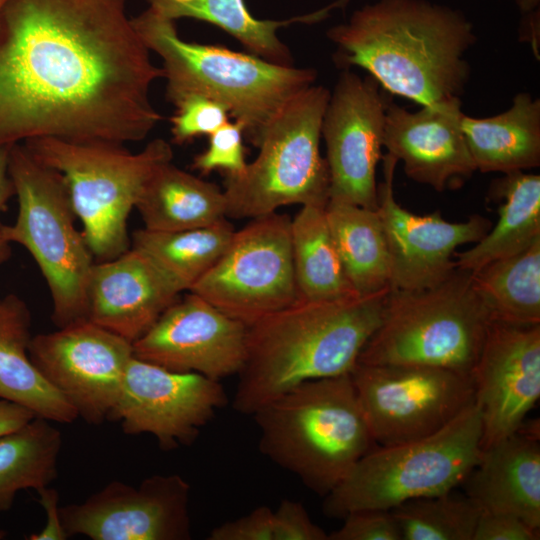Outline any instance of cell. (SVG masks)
Wrapping results in <instances>:
<instances>
[{
    "mask_svg": "<svg viewBox=\"0 0 540 540\" xmlns=\"http://www.w3.org/2000/svg\"><path fill=\"white\" fill-rule=\"evenodd\" d=\"M128 0H8L0 16V148L42 137L138 142L161 121L162 68Z\"/></svg>",
    "mask_w": 540,
    "mask_h": 540,
    "instance_id": "cell-1",
    "label": "cell"
},
{
    "mask_svg": "<svg viewBox=\"0 0 540 540\" xmlns=\"http://www.w3.org/2000/svg\"><path fill=\"white\" fill-rule=\"evenodd\" d=\"M335 64L363 68L381 87L422 106L460 98L476 35L465 16L425 0H380L330 28Z\"/></svg>",
    "mask_w": 540,
    "mask_h": 540,
    "instance_id": "cell-2",
    "label": "cell"
},
{
    "mask_svg": "<svg viewBox=\"0 0 540 540\" xmlns=\"http://www.w3.org/2000/svg\"><path fill=\"white\" fill-rule=\"evenodd\" d=\"M388 290L338 300L298 299L248 325L234 409L253 415L302 383L350 373L380 324Z\"/></svg>",
    "mask_w": 540,
    "mask_h": 540,
    "instance_id": "cell-3",
    "label": "cell"
},
{
    "mask_svg": "<svg viewBox=\"0 0 540 540\" xmlns=\"http://www.w3.org/2000/svg\"><path fill=\"white\" fill-rule=\"evenodd\" d=\"M131 19L148 50L162 59L166 100L176 106L199 94L218 101L255 147L286 102L317 78L312 68L279 65L222 46L185 41L174 20L149 7Z\"/></svg>",
    "mask_w": 540,
    "mask_h": 540,
    "instance_id": "cell-4",
    "label": "cell"
},
{
    "mask_svg": "<svg viewBox=\"0 0 540 540\" xmlns=\"http://www.w3.org/2000/svg\"><path fill=\"white\" fill-rule=\"evenodd\" d=\"M252 416L260 451L324 497L377 446L350 373L302 383Z\"/></svg>",
    "mask_w": 540,
    "mask_h": 540,
    "instance_id": "cell-5",
    "label": "cell"
},
{
    "mask_svg": "<svg viewBox=\"0 0 540 540\" xmlns=\"http://www.w3.org/2000/svg\"><path fill=\"white\" fill-rule=\"evenodd\" d=\"M491 321L471 272L456 268L430 288L389 289L380 324L357 363L433 366L471 376Z\"/></svg>",
    "mask_w": 540,
    "mask_h": 540,
    "instance_id": "cell-6",
    "label": "cell"
},
{
    "mask_svg": "<svg viewBox=\"0 0 540 540\" xmlns=\"http://www.w3.org/2000/svg\"><path fill=\"white\" fill-rule=\"evenodd\" d=\"M41 163L59 172L93 257L113 259L129 249L127 221L154 170L172 161L167 141L156 138L140 152L124 144L42 137L22 143Z\"/></svg>",
    "mask_w": 540,
    "mask_h": 540,
    "instance_id": "cell-7",
    "label": "cell"
},
{
    "mask_svg": "<svg viewBox=\"0 0 540 540\" xmlns=\"http://www.w3.org/2000/svg\"><path fill=\"white\" fill-rule=\"evenodd\" d=\"M8 172L18 212L3 225L4 238L23 246L49 289L58 327L88 319V284L94 257L75 226L76 214L62 175L22 144L10 147Z\"/></svg>",
    "mask_w": 540,
    "mask_h": 540,
    "instance_id": "cell-8",
    "label": "cell"
},
{
    "mask_svg": "<svg viewBox=\"0 0 540 540\" xmlns=\"http://www.w3.org/2000/svg\"><path fill=\"white\" fill-rule=\"evenodd\" d=\"M481 440L474 402L429 436L368 452L325 496L323 512L344 518L355 510H391L410 499L456 489L478 463Z\"/></svg>",
    "mask_w": 540,
    "mask_h": 540,
    "instance_id": "cell-9",
    "label": "cell"
},
{
    "mask_svg": "<svg viewBox=\"0 0 540 540\" xmlns=\"http://www.w3.org/2000/svg\"><path fill=\"white\" fill-rule=\"evenodd\" d=\"M330 91L311 85L293 96L268 123L256 159L225 174L226 217L257 218L292 204L326 206L330 178L320 154Z\"/></svg>",
    "mask_w": 540,
    "mask_h": 540,
    "instance_id": "cell-10",
    "label": "cell"
},
{
    "mask_svg": "<svg viewBox=\"0 0 540 540\" xmlns=\"http://www.w3.org/2000/svg\"><path fill=\"white\" fill-rule=\"evenodd\" d=\"M350 375L377 446L429 436L475 402L472 376L445 368L357 363Z\"/></svg>",
    "mask_w": 540,
    "mask_h": 540,
    "instance_id": "cell-11",
    "label": "cell"
},
{
    "mask_svg": "<svg viewBox=\"0 0 540 540\" xmlns=\"http://www.w3.org/2000/svg\"><path fill=\"white\" fill-rule=\"evenodd\" d=\"M290 223L288 215L273 212L235 230L189 292L246 325L296 302Z\"/></svg>",
    "mask_w": 540,
    "mask_h": 540,
    "instance_id": "cell-12",
    "label": "cell"
},
{
    "mask_svg": "<svg viewBox=\"0 0 540 540\" xmlns=\"http://www.w3.org/2000/svg\"><path fill=\"white\" fill-rule=\"evenodd\" d=\"M228 397L217 380L195 372H175L132 357L108 420L125 434H151L161 449L190 445L225 407Z\"/></svg>",
    "mask_w": 540,
    "mask_h": 540,
    "instance_id": "cell-13",
    "label": "cell"
},
{
    "mask_svg": "<svg viewBox=\"0 0 540 540\" xmlns=\"http://www.w3.org/2000/svg\"><path fill=\"white\" fill-rule=\"evenodd\" d=\"M28 352L47 382L93 425L108 420L133 357L131 342L89 319L32 336Z\"/></svg>",
    "mask_w": 540,
    "mask_h": 540,
    "instance_id": "cell-14",
    "label": "cell"
},
{
    "mask_svg": "<svg viewBox=\"0 0 540 540\" xmlns=\"http://www.w3.org/2000/svg\"><path fill=\"white\" fill-rule=\"evenodd\" d=\"M369 74L343 69L323 115L329 200L376 210V167L381 159L387 100Z\"/></svg>",
    "mask_w": 540,
    "mask_h": 540,
    "instance_id": "cell-15",
    "label": "cell"
},
{
    "mask_svg": "<svg viewBox=\"0 0 540 540\" xmlns=\"http://www.w3.org/2000/svg\"><path fill=\"white\" fill-rule=\"evenodd\" d=\"M190 485L180 475H152L138 486L112 481L81 503L60 507L68 537L92 540L191 538Z\"/></svg>",
    "mask_w": 540,
    "mask_h": 540,
    "instance_id": "cell-16",
    "label": "cell"
},
{
    "mask_svg": "<svg viewBox=\"0 0 540 540\" xmlns=\"http://www.w3.org/2000/svg\"><path fill=\"white\" fill-rule=\"evenodd\" d=\"M383 181L377 185L379 215L390 259V289L421 290L448 278L456 269L457 247L477 243L491 229L489 219L472 215L467 221L449 222L439 211L417 215L394 197L393 179L398 160L383 157Z\"/></svg>",
    "mask_w": 540,
    "mask_h": 540,
    "instance_id": "cell-17",
    "label": "cell"
},
{
    "mask_svg": "<svg viewBox=\"0 0 540 540\" xmlns=\"http://www.w3.org/2000/svg\"><path fill=\"white\" fill-rule=\"evenodd\" d=\"M247 332L248 325L189 292L132 343L133 356L171 371L220 381L242 369Z\"/></svg>",
    "mask_w": 540,
    "mask_h": 540,
    "instance_id": "cell-18",
    "label": "cell"
},
{
    "mask_svg": "<svg viewBox=\"0 0 540 540\" xmlns=\"http://www.w3.org/2000/svg\"><path fill=\"white\" fill-rule=\"evenodd\" d=\"M481 448L515 433L540 397V324L492 320L472 371Z\"/></svg>",
    "mask_w": 540,
    "mask_h": 540,
    "instance_id": "cell-19",
    "label": "cell"
},
{
    "mask_svg": "<svg viewBox=\"0 0 540 540\" xmlns=\"http://www.w3.org/2000/svg\"><path fill=\"white\" fill-rule=\"evenodd\" d=\"M461 104L456 97L417 112L386 105L383 147L403 162L409 178L438 192L459 188L477 170L461 128Z\"/></svg>",
    "mask_w": 540,
    "mask_h": 540,
    "instance_id": "cell-20",
    "label": "cell"
},
{
    "mask_svg": "<svg viewBox=\"0 0 540 540\" xmlns=\"http://www.w3.org/2000/svg\"><path fill=\"white\" fill-rule=\"evenodd\" d=\"M180 292L140 251L94 263L88 319L133 343L179 299Z\"/></svg>",
    "mask_w": 540,
    "mask_h": 540,
    "instance_id": "cell-21",
    "label": "cell"
},
{
    "mask_svg": "<svg viewBox=\"0 0 540 540\" xmlns=\"http://www.w3.org/2000/svg\"><path fill=\"white\" fill-rule=\"evenodd\" d=\"M461 486L481 512L514 515L539 529V438L518 430L482 449Z\"/></svg>",
    "mask_w": 540,
    "mask_h": 540,
    "instance_id": "cell-22",
    "label": "cell"
},
{
    "mask_svg": "<svg viewBox=\"0 0 540 540\" xmlns=\"http://www.w3.org/2000/svg\"><path fill=\"white\" fill-rule=\"evenodd\" d=\"M31 338V313L25 301L15 294L0 297V399L51 422L73 423L79 418L76 410L30 359Z\"/></svg>",
    "mask_w": 540,
    "mask_h": 540,
    "instance_id": "cell-23",
    "label": "cell"
},
{
    "mask_svg": "<svg viewBox=\"0 0 540 540\" xmlns=\"http://www.w3.org/2000/svg\"><path fill=\"white\" fill-rule=\"evenodd\" d=\"M461 128L476 169L504 174L540 165V100L518 93L508 110L488 118L463 114Z\"/></svg>",
    "mask_w": 540,
    "mask_h": 540,
    "instance_id": "cell-24",
    "label": "cell"
},
{
    "mask_svg": "<svg viewBox=\"0 0 540 540\" xmlns=\"http://www.w3.org/2000/svg\"><path fill=\"white\" fill-rule=\"evenodd\" d=\"M135 208L145 229L160 232L204 227L227 218L223 190L172 161L154 170Z\"/></svg>",
    "mask_w": 540,
    "mask_h": 540,
    "instance_id": "cell-25",
    "label": "cell"
},
{
    "mask_svg": "<svg viewBox=\"0 0 540 540\" xmlns=\"http://www.w3.org/2000/svg\"><path fill=\"white\" fill-rule=\"evenodd\" d=\"M490 196L503 200L495 227L472 248L455 252L458 269L475 272L516 254L540 238V176L514 171L496 179Z\"/></svg>",
    "mask_w": 540,
    "mask_h": 540,
    "instance_id": "cell-26",
    "label": "cell"
},
{
    "mask_svg": "<svg viewBox=\"0 0 540 540\" xmlns=\"http://www.w3.org/2000/svg\"><path fill=\"white\" fill-rule=\"evenodd\" d=\"M149 8L176 21L192 18L211 23L239 41L250 54L269 62L292 66L290 50L278 35V29L292 23H313L326 17L337 6L286 20H260L253 17L244 0H146Z\"/></svg>",
    "mask_w": 540,
    "mask_h": 540,
    "instance_id": "cell-27",
    "label": "cell"
},
{
    "mask_svg": "<svg viewBox=\"0 0 540 540\" xmlns=\"http://www.w3.org/2000/svg\"><path fill=\"white\" fill-rule=\"evenodd\" d=\"M325 213L355 292L366 296L390 289V259L377 210L329 200Z\"/></svg>",
    "mask_w": 540,
    "mask_h": 540,
    "instance_id": "cell-28",
    "label": "cell"
},
{
    "mask_svg": "<svg viewBox=\"0 0 540 540\" xmlns=\"http://www.w3.org/2000/svg\"><path fill=\"white\" fill-rule=\"evenodd\" d=\"M325 207L302 206L291 219L292 260L299 299L338 300L360 296L344 271Z\"/></svg>",
    "mask_w": 540,
    "mask_h": 540,
    "instance_id": "cell-29",
    "label": "cell"
},
{
    "mask_svg": "<svg viewBox=\"0 0 540 540\" xmlns=\"http://www.w3.org/2000/svg\"><path fill=\"white\" fill-rule=\"evenodd\" d=\"M235 229L227 218L214 224L174 232L134 231L132 247L143 253L181 293L214 266Z\"/></svg>",
    "mask_w": 540,
    "mask_h": 540,
    "instance_id": "cell-30",
    "label": "cell"
},
{
    "mask_svg": "<svg viewBox=\"0 0 540 540\" xmlns=\"http://www.w3.org/2000/svg\"><path fill=\"white\" fill-rule=\"evenodd\" d=\"M491 320L540 324V238L524 250L471 272Z\"/></svg>",
    "mask_w": 540,
    "mask_h": 540,
    "instance_id": "cell-31",
    "label": "cell"
},
{
    "mask_svg": "<svg viewBox=\"0 0 540 540\" xmlns=\"http://www.w3.org/2000/svg\"><path fill=\"white\" fill-rule=\"evenodd\" d=\"M61 447L60 430L40 417L0 436V512L11 509L20 491L54 481Z\"/></svg>",
    "mask_w": 540,
    "mask_h": 540,
    "instance_id": "cell-32",
    "label": "cell"
},
{
    "mask_svg": "<svg viewBox=\"0 0 540 540\" xmlns=\"http://www.w3.org/2000/svg\"><path fill=\"white\" fill-rule=\"evenodd\" d=\"M402 540H472L481 511L455 489L407 500L391 509Z\"/></svg>",
    "mask_w": 540,
    "mask_h": 540,
    "instance_id": "cell-33",
    "label": "cell"
},
{
    "mask_svg": "<svg viewBox=\"0 0 540 540\" xmlns=\"http://www.w3.org/2000/svg\"><path fill=\"white\" fill-rule=\"evenodd\" d=\"M175 107L170 122L172 139L177 144L209 136L229 121L227 108L203 95H189Z\"/></svg>",
    "mask_w": 540,
    "mask_h": 540,
    "instance_id": "cell-34",
    "label": "cell"
},
{
    "mask_svg": "<svg viewBox=\"0 0 540 540\" xmlns=\"http://www.w3.org/2000/svg\"><path fill=\"white\" fill-rule=\"evenodd\" d=\"M243 136V126L237 121H228L209 135L208 147L194 157L193 168L203 174L214 170H222L229 175L241 173L247 165Z\"/></svg>",
    "mask_w": 540,
    "mask_h": 540,
    "instance_id": "cell-35",
    "label": "cell"
},
{
    "mask_svg": "<svg viewBox=\"0 0 540 540\" xmlns=\"http://www.w3.org/2000/svg\"><path fill=\"white\" fill-rule=\"evenodd\" d=\"M343 519L342 526L328 534V540H402L391 510H355Z\"/></svg>",
    "mask_w": 540,
    "mask_h": 540,
    "instance_id": "cell-36",
    "label": "cell"
},
{
    "mask_svg": "<svg viewBox=\"0 0 540 540\" xmlns=\"http://www.w3.org/2000/svg\"><path fill=\"white\" fill-rule=\"evenodd\" d=\"M207 539L281 540L280 518L277 511L260 506L243 517L213 528Z\"/></svg>",
    "mask_w": 540,
    "mask_h": 540,
    "instance_id": "cell-37",
    "label": "cell"
},
{
    "mask_svg": "<svg viewBox=\"0 0 540 540\" xmlns=\"http://www.w3.org/2000/svg\"><path fill=\"white\" fill-rule=\"evenodd\" d=\"M539 529L504 513L481 512L472 540H538Z\"/></svg>",
    "mask_w": 540,
    "mask_h": 540,
    "instance_id": "cell-38",
    "label": "cell"
},
{
    "mask_svg": "<svg viewBox=\"0 0 540 540\" xmlns=\"http://www.w3.org/2000/svg\"><path fill=\"white\" fill-rule=\"evenodd\" d=\"M276 511L281 520V540H328V534L310 519L300 502L284 499Z\"/></svg>",
    "mask_w": 540,
    "mask_h": 540,
    "instance_id": "cell-39",
    "label": "cell"
},
{
    "mask_svg": "<svg viewBox=\"0 0 540 540\" xmlns=\"http://www.w3.org/2000/svg\"><path fill=\"white\" fill-rule=\"evenodd\" d=\"M39 503L46 513V523L40 532L31 534L29 540H65L68 537L65 532L59 506V493L56 489L46 486L37 490Z\"/></svg>",
    "mask_w": 540,
    "mask_h": 540,
    "instance_id": "cell-40",
    "label": "cell"
},
{
    "mask_svg": "<svg viewBox=\"0 0 540 540\" xmlns=\"http://www.w3.org/2000/svg\"><path fill=\"white\" fill-rule=\"evenodd\" d=\"M10 147L0 148V212L5 208L9 198L14 196V188L8 172ZM10 243L4 238L3 225L0 223V265L11 256Z\"/></svg>",
    "mask_w": 540,
    "mask_h": 540,
    "instance_id": "cell-41",
    "label": "cell"
},
{
    "mask_svg": "<svg viewBox=\"0 0 540 540\" xmlns=\"http://www.w3.org/2000/svg\"><path fill=\"white\" fill-rule=\"evenodd\" d=\"M34 417L36 416L29 409L0 399V436L19 429Z\"/></svg>",
    "mask_w": 540,
    "mask_h": 540,
    "instance_id": "cell-42",
    "label": "cell"
},
{
    "mask_svg": "<svg viewBox=\"0 0 540 540\" xmlns=\"http://www.w3.org/2000/svg\"><path fill=\"white\" fill-rule=\"evenodd\" d=\"M517 2L524 11L531 10L538 4V0H517Z\"/></svg>",
    "mask_w": 540,
    "mask_h": 540,
    "instance_id": "cell-43",
    "label": "cell"
},
{
    "mask_svg": "<svg viewBox=\"0 0 540 540\" xmlns=\"http://www.w3.org/2000/svg\"><path fill=\"white\" fill-rule=\"evenodd\" d=\"M7 1L8 0H0V16Z\"/></svg>",
    "mask_w": 540,
    "mask_h": 540,
    "instance_id": "cell-44",
    "label": "cell"
},
{
    "mask_svg": "<svg viewBox=\"0 0 540 540\" xmlns=\"http://www.w3.org/2000/svg\"><path fill=\"white\" fill-rule=\"evenodd\" d=\"M6 533L2 530H0V540L5 538Z\"/></svg>",
    "mask_w": 540,
    "mask_h": 540,
    "instance_id": "cell-45",
    "label": "cell"
}]
</instances>
